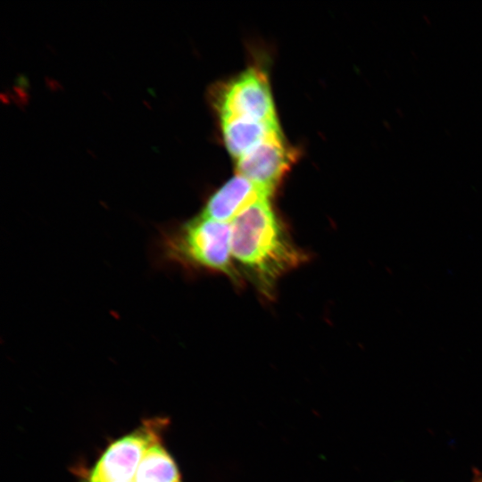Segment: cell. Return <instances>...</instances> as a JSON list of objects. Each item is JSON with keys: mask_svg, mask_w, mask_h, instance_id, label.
I'll use <instances>...</instances> for the list:
<instances>
[{"mask_svg": "<svg viewBox=\"0 0 482 482\" xmlns=\"http://www.w3.org/2000/svg\"><path fill=\"white\" fill-rule=\"evenodd\" d=\"M131 481L181 482L177 464L162 445V441L147 450Z\"/></svg>", "mask_w": 482, "mask_h": 482, "instance_id": "8", "label": "cell"}, {"mask_svg": "<svg viewBox=\"0 0 482 482\" xmlns=\"http://www.w3.org/2000/svg\"><path fill=\"white\" fill-rule=\"evenodd\" d=\"M230 224L232 257L253 275L265 294L303 258L287 236L270 197L248 205Z\"/></svg>", "mask_w": 482, "mask_h": 482, "instance_id": "1", "label": "cell"}, {"mask_svg": "<svg viewBox=\"0 0 482 482\" xmlns=\"http://www.w3.org/2000/svg\"><path fill=\"white\" fill-rule=\"evenodd\" d=\"M224 143L229 153L238 159L270 136L280 132L278 122L245 118L220 119Z\"/></svg>", "mask_w": 482, "mask_h": 482, "instance_id": "7", "label": "cell"}, {"mask_svg": "<svg viewBox=\"0 0 482 482\" xmlns=\"http://www.w3.org/2000/svg\"><path fill=\"white\" fill-rule=\"evenodd\" d=\"M272 193V190L237 174L209 197L199 214L230 223L248 205L270 197Z\"/></svg>", "mask_w": 482, "mask_h": 482, "instance_id": "6", "label": "cell"}, {"mask_svg": "<svg viewBox=\"0 0 482 482\" xmlns=\"http://www.w3.org/2000/svg\"><path fill=\"white\" fill-rule=\"evenodd\" d=\"M294 157L280 131L237 159V174L273 191Z\"/></svg>", "mask_w": 482, "mask_h": 482, "instance_id": "5", "label": "cell"}, {"mask_svg": "<svg viewBox=\"0 0 482 482\" xmlns=\"http://www.w3.org/2000/svg\"><path fill=\"white\" fill-rule=\"evenodd\" d=\"M130 482H132V481H130Z\"/></svg>", "mask_w": 482, "mask_h": 482, "instance_id": "9", "label": "cell"}, {"mask_svg": "<svg viewBox=\"0 0 482 482\" xmlns=\"http://www.w3.org/2000/svg\"><path fill=\"white\" fill-rule=\"evenodd\" d=\"M231 256V224L201 214L159 227L153 245V258L157 266L207 270L234 278Z\"/></svg>", "mask_w": 482, "mask_h": 482, "instance_id": "2", "label": "cell"}, {"mask_svg": "<svg viewBox=\"0 0 482 482\" xmlns=\"http://www.w3.org/2000/svg\"><path fill=\"white\" fill-rule=\"evenodd\" d=\"M167 420L154 418L111 444L87 473L85 482H130L147 452L162 441Z\"/></svg>", "mask_w": 482, "mask_h": 482, "instance_id": "3", "label": "cell"}, {"mask_svg": "<svg viewBox=\"0 0 482 482\" xmlns=\"http://www.w3.org/2000/svg\"><path fill=\"white\" fill-rule=\"evenodd\" d=\"M220 119L245 118L278 122L268 77L250 67L220 87L213 96Z\"/></svg>", "mask_w": 482, "mask_h": 482, "instance_id": "4", "label": "cell"}]
</instances>
